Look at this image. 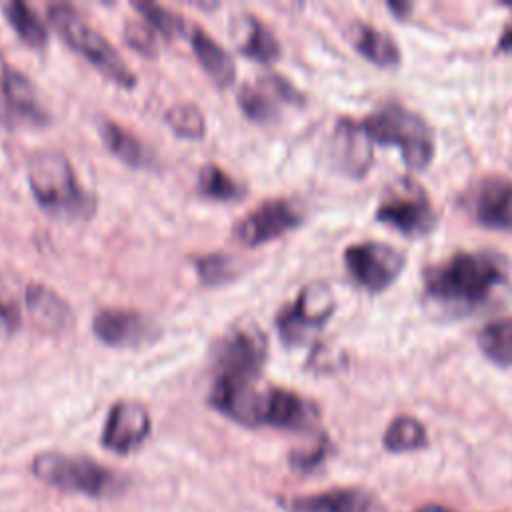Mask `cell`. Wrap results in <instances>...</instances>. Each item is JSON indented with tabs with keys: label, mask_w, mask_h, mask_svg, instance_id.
<instances>
[{
	"label": "cell",
	"mask_w": 512,
	"mask_h": 512,
	"mask_svg": "<svg viewBox=\"0 0 512 512\" xmlns=\"http://www.w3.org/2000/svg\"><path fill=\"white\" fill-rule=\"evenodd\" d=\"M302 224V212L292 200L272 198L258 204L252 212H248L234 228V236L240 244L248 248H256L260 244L272 242L286 232L298 228Z\"/></svg>",
	"instance_id": "cell-11"
},
{
	"label": "cell",
	"mask_w": 512,
	"mask_h": 512,
	"mask_svg": "<svg viewBox=\"0 0 512 512\" xmlns=\"http://www.w3.org/2000/svg\"><path fill=\"white\" fill-rule=\"evenodd\" d=\"M168 128L184 140H200L206 134V118L192 102H176L164 112Z\"/></svg>",
	"instance_id": "cell-29"
},
{
	"label": "cell",
	"mask_w": 512,
	"mask_h": 512,
	"mask_svg": "<svg viewBox=\"0 0 512 512\" xmlns=\"http://www.w3.org/2000/svg\"><path fill=\"white\" fill-rule=\"evenodd\" d=\"M480 350L500 366H512V316L494 320L478 332Z\"/></svg>",
	"instance_id": "cell-26"
},
{
	"label": "cell",
	"mask_w": 512,
	"mask_h": 512,
	"mask_svg": "<svg viewBox=\"0 0 512 512\" xmlns=\"http://www.w3.org/2000/svg\"><path fill=\"white\" fill-rule=\"evenodd\" d=\"M30 192L50 216L66 222H86L96 212V196L86 190L70 160L58 150L32 154L26 166Z\"/></svg>",
	"instance_id": "cell-2"
},
{
	"label": "cell",
	"mask_w": 512,
	"mask_h": 512,
	"mask_svg": "<svg viewBox=\"0 0 512 512\" xmlns=\"http://www.w3.org/2000/svg\"><path fill=\"white\" fill-rule=\"evenodd\" d=\"M22 326V306L14 286L0 274V336L10 338Z\"/></svg>",
	"instance_id": "cell-32"
},
{
	"label": "cell",
	"mask_w": 512,
	"mask_h": 512,
	"mask_svg": "<svg viewBox=\"0 0 512 512\" xmlns=\"http://www.w3.org/2000/svg\"><path fill=\"white\" fill-rule=\"evenodd\" d=\"M506 6L512 10V2H506ZM498 48L504 52H512V22L506 26V30L502 32L500 40H498Z\"/></svg>",
	"instance_id": "cell-36"
},
{
	"label": "cell",
	"mask_w": 512,
	"mask_h": 512,
	"mask_svg": "<svg viewBox=\"0 0 512 512\" xmlns=\"http://www.w3.org/2000/svg\"><path fill=\"white\" fill-rule=\"evenodd\" d=\"M404 254L384 242H358L344 250L348 274L366 290L380 292L390 286L404 268Z\"/></svg>",
	"instance_id": "cell-9"
},
{
	"label": "cell",
	"mask_w": 512,
	"mask_h": 512,
	"mask_svg": "<svg viewBox=\"0 0 512 512\" xmlns=\"http://www.w3.org/2000/svg\"><path fill=\"white\" fill-rule=\"evenodd\" d=\"M328 454V440L322 438L318 440V444L314 448L308 450H296L290 454V464L298 470H312L314 466H318Z\"/></svg>",
	"instance_id": "cell-35"
},
{
	"label": "cell",
	"mask_w": 512,
	"mask_h": 512,
	"mask_svg": "<svg viewBox=\"0 0 512 512\" xmlns=\"http://www.w3.org/2000/svg\"><path fill=\"white\" fill-rule=\"evenodd\" d=\"M466 208L484 228L512 230V180L500 174L480 178L468 192Z\"/></svg>",
	"instance_id": "cell-12"
},
{
	"label": "cell",
	"mask_w": 512,
	"mask_h": 512,
	"mask_svg": "<svg viewBox=\"0 0 512 512\" xmlns=\"http://www.w3.org/2000/svg\"><path fill=\"white\" fill-rule=\"evenodd\" d=\"M4 16L6 22L14 28L16 36L30 48L40 50L48 44V30L46 24L40 20L36 10L22 2V0H12L4 4Z\"/></svg>",
	"instance_id": "cell-23"
},
{
	"label": "cell",
	"mask_w": 512,
	"mask_h": 512,
	"mask_svg": "<svg viewBox=\"0 0 512 512\" xmlns=\"http://www.w3.org/2000/svg\"><path fill=\"white\" fill-rule=\"evenodd\" d=\"M390 8L396 10V14H404V12L410 8V4H392V2H390Z\"/></svg>",
	"instance_id": "cell-38"
},
{
	"label": "cell",
	"mask_w": 512,
	"mask_h": 512,
	"mask_svg": "<svg viewBox=\"0 0 512 512\" xmlns=\"http://www.w3.org/2000/svg\"><path fill=\"white\" fill-rule=\"evenodd\" d=\"M506 282V264L492 252H458L424 272L426 296L458 312L478 308Z\"/></svg>",
	"instance_id": "cell-1"
},
{
	"label": "cell",
	"mask_w": 512,
	"mask_h": 512,
	"mask_svg": "<svg viewBox=\"0 0 512 512\" xmlns=\"http://www.w3.org/2000/svg\"><path fill=\"white\" fill-rule=\"evenodd\" d=\"M0 90L8 106L28 122L36 126H44L50 122V114L40 100L38 88L22 70L4 64L0 70Z\"/></svg>",
	"instance_id": "cell-18"
},
{
	"label": "cell",
	"mask_w": 512,
	"mask_h": 512,
	"mask_svg": "<svg viewBox=\"0 0 512 512\" xmlns=\"http://www.w3.org/2000/svg\"><path fill=\"white\" fill-rule=\"evenodd\" d=\"M334 312V296L324 284H308L296 300L284 306L276 316L280 338L288 346L302 344L312 332L320 330Z\"/></svg>",
	"instance_id": "cell-8"
},
{
	"label": "cell",
	"mask_w": 512,
	"mask_h": 512,
	"mask_svg": "<svg viewBox=\"0 0 512 512\" xmlns=\"http://www.w3.org/2000/svg\"><path fill=\"white\" fill-rule=\"evenodd\" d=\"M124 42L136 50L138 54L146 56V58H156L158 56V40H156V32L146 24V22H138V20H126L124 22V30H122Z\"/></svg>",
	"instance_id": "cell-33"
},
{
	"label": "cell",
	"mask_w": 512,
	"mask_h": 512,
	"mask_svg": "<svg viewBox=\"0 0 512 512\" xmlns=\"http://www.w3.org/2000/svg\"><path fill=\"white\" fill-rule=\"evenodd\" d=\"M196 188H198V194H202L204 198L218 200V202H236L246 196V186L212 162L204 164L198 170Z\"/></svg>",
	"instance_id": "cell-24"
},
{
	"label": "cell",
	"mask_w": 512,
	"mask_h": 512,
	"mask_svg": "<svg viewBox=\"0 0 512 512\" xmlns=\"http://www.w3.org/2000/svg\"><path fill=\"white\" fill-rule=\"evenodd\" d=\"M260 84L276 98L288 102V104H304V94L292 86L284 76H278V74H270V76H264L260 78Z\"/></svg>",
	"instance_id": "cell-34"
},
{
	"label": "cell",
	"mask_w": 512,
	"mask_h": 512,
	"mask_svg": "<svg viewBox=\"0 0 512 512\" xmlns=\"http://www.w3.org/2000/svg\"><path fill=\"white\" fill-rule=\"evenodd\" d=\"M382 442L390 452H408L426 446L428 436L420 420L412 416H396L388 424Z\"/></svg>",
	"instance_id": "cell-28"
},
{
	"label": "cell",
	"mask_w": 512,
	"mask_h": 512,
	"mask_svg": "<svg viewBox=\"0 0 512 512\" xmlns=\"http://www.w3.org/2000/svg\"><path fill=\"white\" fill-rule=\"evenodd\" d=\"M272 94L262 86H254V84H244L240 90H238V106L242 110V114L256 122V124H268L276 118L278 110L274 106V100L270 98Z\"/></svg>",
	"instance_id": "cell-31"
},
{
	"label": "cell",
	"mask_w": 512,
	"mask_h": 512,
	"mask_svg": "<svg viewBox=\"0 0 512 512\" xmlns=\"http://www.w3.org/2000/svg\"><path fill=\"white\" fill-rule=\"evenodd\" d=\"M30 468L40 482L90 498H112L126 488L122 474L82 454L40 452Z\"/></svg>",
	"instance_id": "cell-3"
},
{
	"label": "cell",
	"mask_w": 512,
	"mask_h": 512,
	"mask_svg": "<svg viewBox=\"0 0 512 512\" xmlns=\"http://www.w3.org/2000/svg\"><path fill=\"white\" fill-rule=\"evenodd\" d=\"M316 420V406L300 394L278 386H268L262 390L258 426H272L280 430H308Z\"/></svg>",
	"instance_id": "cell-15"
},
{
	"label": "cell",
	"mask_w": 512,
	"mask_h": 512,
	"mask_svg": "<svg viewBox=\"0 0 512 512\" xmlns=\"http://www.w3.org/2000/svg\"><path fill=\"white\" fill-rule=\"evenodd\" d=\"M24 302L32 324L46 334H60L74 322L68 302L46 284L30 282L24 290Z\"/></svg>",
	"instance_id": "cell-17"
},
{
	"label": "cell",
	"mask_w": 512,
	"mask_h": 512,
	"mask_svg": "<svg viewBox=\"0 0 512 512\" xmlns=\"http://www.w3.org/2000/svg\"><path fill=\"white\" fill-rule=\"evenodd\" d=\"M194 270L200 278L202 284L206 286H222L234 280L240 274L238 262L224 252H214V254H202L192 258Z\"/></svg>",
	"instance_id": "cell-30"
},
{
	"label": "cell",
	"mask_w": 512,
	"mask_h": 512,
	"mask_svg": "<svg viewBox=\"0 0 512 512\" xmlns=\"http://www.w3.org/2000/svg\"><path fill=\"white\" fill-rule=\"evenodd\" d=\"M334 158L340 168L356 178H360L372 160V140L362 130L360 122L350 118H340L334 130Z\"/></svg>",
	"instance_id": "cell-19"
},
{
	"label": "cell",
	"mask_w": 512,
	"mask_h": 512,
	"mask_svg": "<svg viewBox=\"0 0 512 512\" xmlns=\"http://www.w3.org/2000/svg\"><path fill=\"white\" fill-rule=\"evenodd\" d=\"M48 20L58 36L80 56H84L102 76L122 88L136 86V74L116 52L108 38H104L76 8L70 4H50Z\"/></svg>",
	"instance_id": "cell-4"
},
{
	"label": "cell",
	"mask_w": 512,
	"mask_h": 512,
	"mask_svg": "<svg viewBox=\"0 0 512 512\" xmlns=\"http://www.w3.org/2000/svg\"><path fill=\"white\" fill-rule=\"evenodd\" d=\"M218 376L256 380L266 362V338L252 326H238L220 336L212 346Z\"/></svg>",
	"instance_id": "cell-7"
},
{
	"label": "cell",
	"mask_w": 512,
	"mask_h": 512,
	"mask_svg": "<svg viewBox=\"0 0 512 512\" xmlns=\"http://www.w3.org/2000/svg\"><path fill=\"white\" fill-rule=\"evenodd\" d=\"M372 142L398 146L408 168L422 170L434 156V134L428 122L398 102H386L360 122Z\"/></svg>",
	"instance_id": "cell-5"
},
{
	"label": "cell",
	"mask_w": 512,
	"mask_h": 512,
	"mask_svg": "<svg viewBox=\"0 0 512 512\" xmlns=\"http://www.w3.org/2000/svg\"><path fill=\"white\" fill-rule=\"evenodd\" d=\"M348 38L352 46L370 62L378 66H394L400 60V50L394 38L372 24L366 22H352L348 30Z\"/></svg>",
	"instance_id": "cell-22"
},
{
	"label": "cell",
	"mask_w": 512,
	"mask_h": 512,
	"mask_svg": "<svg viewBox=\"0 0 512 512\" xmlns=\"http://www.w3.org/2000/svg\"><path fill=\"white\" fill-rule=\"evenodd\" d=\"M96 130H98L104 146L108 148V152L114 154L126 166L152 168V164L156 162L154 152L134 132H130L122 124H118L106 116H98Z\"/></svg>",
	"instance_id": "cell-20"
},
{
	"label": "cell",
	"mask_w": 512,
	"mask_h": 512,
	"mask_svg": "<svg viewBox=\"0 0 512 512\" xmlns=\"http://www.w3.org/2000/svg\"><path fill=\"white\" fill-rule=\"evenodd\" d=\"M418 512H450V510H446L442 506H436V504H430V506H422Z\"/></svg>",
	"instance_id": "cell-37"
},
{
	"label": "cell",
	"mask_w": 512,
	"mask_h": 512,
	"mask_svg": "<svg viewBox=\"0 0 512 512\" xmlns=\"http://www.w3.org/2000/svg\"><path fill=\"white\" fill-rule=\"evenodd\" d=\"M92 332L110 348H142L156 342L162 328L138 310L102 308L92 318Z\"/></svg>",
	"instance_id": "cell-10"
},
{
	"label": "cell",
	"mask_w": 512,
	"mask_h": 512,
	"mask_svg": "<svg viewBox=\"0 0 512 512\" xmlns=\"http://www.w3.org/2000/svg\"><path fill=\"white\" fill-rule=\"evenodd\" d=\"M132 8L140 12V16L146 20V24L160 36H164L166 40H174V38H182L186 34V20L176 14L174 10L152 2V0H134Z\"/></svg>",
	"instance_id": "cell-27"
},
{
	"label": "cell",
	"mask_w": 512,
	"mask_h": 512,
	"mask_svg": "<svg viewBox=\"0 0 512 512\" xmlns=\"http://www.w3.org/2000/svg\"><path fill=\"white\" fill-rule=\"evenodd\" d=\"M152 430L148 408L138 400H118L102 430V446L114 454H128L136 450Z\"/></svg>",
	"instance_id": "cell-13"
},
{
	"label": "cell",
	"mask_w": 512,
	"mask_h": 512,
	"mask_svg": "<svg viewBox=\"0 0 512 512\" xmlns=\"http://www.w3.org/2000/svg\"><path fill=\"white\" fill-rule=\"evenodd\" d=\"M240 52L258 64H272L280 58V42L274 32L256 16L246 18V36L240 42Z\"/></svg>",
	"instance_id": "cell-25"
},
{
	"label": "cell",
	"mask_w": 512,
	"mask_h": 512,
	"mask_svg": "<svg viewBox=\"0 0 512 512\" xmlns=\"http://www.w3.org/2000/svg\"><path fill=\"white\" fill-rule=\"evenodd\" d=\"M190 46L198 64L218 88L232 86L236 78V64L220 42H216L206 30L194 28L190 34Z\"/></svg>",
	"instance_id": "cell-21"
},
{
	"label": "cell",
	"mask_w": 512,
	"mask_h": 512,
	"mask_svg": "<svg viewBox=\"0 0 512 512\" xmlns=\"http://www.w3.org/2000/svg\"><path fill=\"white\" fill-rule=\"evenodd\" d=\"M262 390L256 388L254 380H240L230 376H216L212 382V388L208 392V404L224 414L226 418L256 428L258 426V414H260V402H262Z\"/></svg>",
	"instance_id": "cell-14"
},
{
	"label": "cell",
	"mask_w": 512,
	"mask_h": 512,
	"mask_svg": "<svg viewBox=\"0 0 512 512\" xmlns=\"http://www.w3.org/2000/svg\"><path fill=\"white\" fill-rule=\"evenodd\" d=\"M288 512H376L372 492L358 486H334L322 492L298 494L278 500Z\"/></svg>",
	"instance_id": "cell-16"
},
{
	"label": "cell",
	"mask_w": 512,
	"mask_h": 512,
	"mask_svg": "<svg viewBox=\"0 0 512 512\" xmlns=\"http://www.w3.org/2000/svg\"><path fill=\"white\" fill-rule=\"evenodd\" d=\"M376 218L406 236H422L436 224L434 206L418 182L404 178L376 208Z\"/></svg>",
	"instance_id": "cell-6"
}]
</instances>
